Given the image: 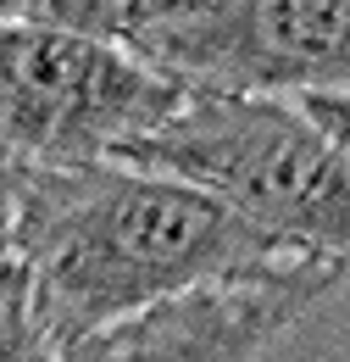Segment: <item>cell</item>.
I'll use <instances>...</instances> for the list:
<instances>
[{
	"mask_svg": "<svg viewBox=\"0 0 350 362\" xmlns=\"http://www.w3.org/2000/svg\"><path fill=\"white\" fill-rule=\"evenodd\" d=\"M139 62L183 95H350V0H206Z\"/></svg>",
	"mask_w": 350,
	"mask_h": 362,
	"instance_id": "4",
	"label": "cell"
},
{
	"mask_svg": "<svg viewBox=\"0 0 350 362\" xmlns=\"http://www.w3.org/2000/svg\"><path fill=\"white\" fill-rule=\"evenodd\" d=\"M0 362H56V340L17 257L0 262Z\"/></svg>",
	"mask_w": 350,
	"mask_h": 362,
	"instance_id": "7",
	"label": "cell"
},
{
	"mask_svg": "<svg viewBox=\"0 0 350 362\" xmlns=\"http://www.w3.org/2000/svg\"><path fill=\"white\" fill-rule=\"evenodd\" d=\"M11 257L34 284L56 351L162 301L284 262L206 189L128 162L23 173Z\"/></svg>",
	"mask_w": 350,
	"mask_h": 362,
	"instance_id": "1",
	"label": "cell"
},
{
	"mask_svg": "<svg viewBox=\"0 0 350 362\" xmlns=\"http://www.w3.org/2000/svg\"><path fill=\"white\" fill-rule=\"evenodd\" d=\"M339 290V273L317 262H278L256 279L212 284L150 313L106 323L61 346L56 362H262L301 317Z\"/></svg>",
	"mask_w": 350,
	"mask_h": 362,
	"instance_id": "5",
	"label": "cell"
},
{
	"mask_svg": "<svg viewBox=\"0 0 350 362\" xmlns=\"http://www.w3.org/2000/svg\"><path fill=\"white\" fill-rule=\"evenodd\" d=\"M301 112H306L317 129H328V134L350 145V95H317V100H295Z\"/></svg>",
	"mask_w": 350,
	"mask_h": 362,
	"instance_id": "8",
	"label": "cell"
},
{
	"mask_svg": "<svg viewBox=\"0 0 350 362\" xmlns=\"http://www.w3.org/2000/svg\"><path fill=\"white\" fill-rule=\"evenodd\" d=\"M17 168L0 162V262H11V234H17Z\"/></svg>",
	"mask_w": 350,
	"mask_h": 362,
	"instance_id": "9",
	"label": "cell"
},
{
	"mask_svg": "<svg viewBox=\"0 0 350 362\" xmlns=\"http://www.w3.org/2000/svg\"><path fill=\"white\" fill-rule=\"evenodd\" d=\"M123 162L206 189L284 262L350 273V145L295 100L183 95Z\"/></svg>",
	"mask_w": 350,
	"mask_h": 362,
	"instance_id": "2",
	"label": "cell"
},
{
	"mask_svg": "<svg viewBox=\"0 0 350 362\" xmlns=\"http://www.w3.org/2000/svg\"><path fill=\"white\" fill-rule=\"evenodd\" d=\"M200 6L206 0H0V23L50 28V34L145 56L167 28L195 17Z\"/></svg>",
	"mask_w": 350,
	"mask_h": 362,
	"instance_id": "6",
	"label": "cell"
},
{
	"mask_svg": "<svg viewBox=\"0 0 350 362\" xmlns=\"http://www.w3.org/2000/svg\"><path fill=\"white\" fill-rule=\"evenodd\" d=\"M178 100L183 90L128 50L0 23V162L17 173L123 162Z\"/></svg>",
	"mask_w": 350,
	"mask_h": 362,
	"instance_id": "3",
	"label": "cell"
}]
</instances>
